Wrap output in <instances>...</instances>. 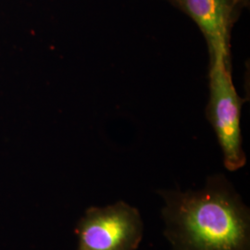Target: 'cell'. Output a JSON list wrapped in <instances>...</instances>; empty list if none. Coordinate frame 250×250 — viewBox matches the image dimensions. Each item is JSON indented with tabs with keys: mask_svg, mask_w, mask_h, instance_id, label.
Returning a JSON list of instances; mask_svg holds the SVG:
<instances>
[{
	"mask_svg": "<svg viewBox=\"0 0 250 250\" xmlns=\"http://www.w3.org/2000/svg\"><path fill=\"white\" fill-rule=\"evenodd\" d=\"M77 250H136L144 223L136 208L125 201L86 209L76 227Z\"/></svg>",
	"mask_w": 250,
	"mask_h": 250,
	"instance_id": "cell-3",
	"label": "cell"
},
{
	"mask_svg": "<svg viewBox=\"0 0 250 250\" xmlns=\"http://www.w3.org/2000/svg\"><path fill=\"white\" fill-rule=\"evenodd\" d=\"M209 99L207 117L214 129L224 155L225 168L235 171L246 165L243 149L241 109L244 100L232 82V60L218 56L209 59Z\"/></svg>",
	"mask_w": 250,
	"mask_h": 250,
	"instance_id": "cell-2",
	"label": "cell"
},
{
	"mask_svg": "<svg viewBox=\"0 0 250 250\" xmlns=\"http://www.w3.org/2000/svg\"><path fill=\"white\" fill-rule=\"evenodd\" d=\"M172 250H250V208L224 174L197 190H160Z\"/></svg>",
	"mask_w": 250,
	"mask_h": 250,
	"instance_id": "cell-1",
	"label": "cell"
},
{
	"mask_svg": "<svg viewBox=\"0 0 250 250\" xmlns=\"http://www.w3.org/2000/svg\"><path fill=\"white\" fill-rule=\"evenodd\" d=\"M185 12L200 29L208 45L209 59H231L232 27L247 0H166Z\"/></svg>",
	"mask_w": 250,
	"mask_h": 250,
	"instance_id": "cell-4",
	"label": "cell"
}]
</instances>
